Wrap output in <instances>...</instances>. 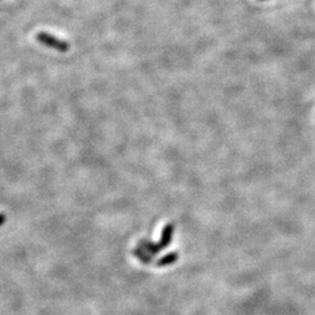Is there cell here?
Instances as JSON below:
<instances>
[{"label": "cell", "mask_w": 315, "mask_h": 315, "mask_svg": "<svg viewBox=\"0 0 315 315\" xmlns=\"http://www.w3.org/2000/svg\"><path fill=\"white\" fill-rule=\"evenodd\" d=\"M174 229L175 226L173 223H168V224H166L165 228L162 229L161 237H160V242L159 244H158L159 245L160 250H163V249H166L169 244L172 243L173 235H174Z\"/></svg>", "instance_id": "7a4b0ae2"}, {"label": "cell", "mask_w": 315, "mask_h": 315, "mask_svg": "<svg viewBox=\"0 0 315 315\" xmlns=\"http://www.w3.org/2000/svg\"><path fill=\"white\" fill-rule=\"evenodd\" d=\"M179 259V254L178 252H171V253L166 254L162 258H160L159 260L157 261V266H168L172 265V264L176 263V260Z\"/></svg>", "instance_id": "277c9868"}, {"label": "cell", "mask_w": 315, "mask_h": 315, "mask_svg": "<svg viewBox=\"0 0 315 315\" xmlns=\"http://www.w3.org/2000/svg\"><path fill=\"white\" fill-rule=\"evenodd\" d=\"M133 254L140 261H143L144 264H150V263H152V260H153V256H151L149 252L145 251L144 249H141L140 247L134 249Z\"/></svg>", "instance_id": "5b68a950"}, {"label": "cell", "mask_w": 315, "mask_h": 315, "mask_svg": "<svg viewBox=\"0 0 315 315\" xmlns=\"http://www.w3.org/2000/svg\"><path fill=\"white\" fill-rule=\"evenodd\" d=\"M5 220H6V216L4 215V214H0V225L4 224Z\"/></svg>", "instance_id": "8992f818"}, {"label": "cell", "mask_w": 315, "mask_h": 315, "mask_svg": "<svg viewBox=\"0 0 315 315\" xmlns=\"http://www.w3.org/2000/svg\"><path fill=\"white\" fill-rule=\"evenodd\" d=\"M139 247L141 249H144L145 251L149 252L151 256H156L157 253H159V252L161 251L160 250L159 245L149 241V239H141V241L139 242Z\"/></svg>", "instance_id": "3957f363"}, {"label": "cell", "mask_w": 315, "mask_h": 315, "mask_svg": "<svg viewBox=\"0 0 315 315\" xmlns=\"http://www.w3.org/2000/svg\"><path fill=\"white\" fill-rule=\"evenodd\" d=\"M35 39L46 47L56 49L59 50V52H67V50L70 48V45H69L67 41L58 39V37L52 35V34L46 33V32H40V33H37L35 35Z\"/></svg>", "instance_id": "6da1fadb"}]
</instances>
